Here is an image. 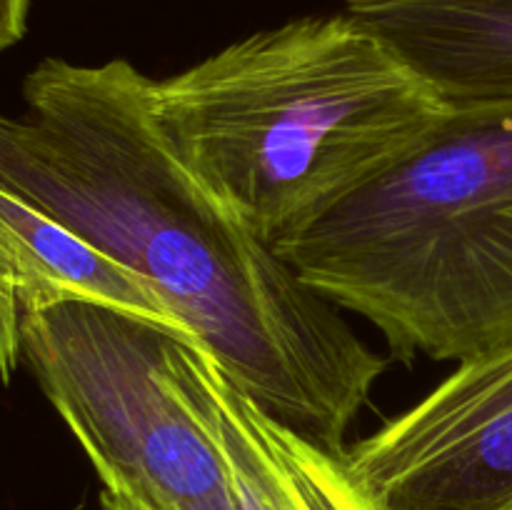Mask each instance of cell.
I'll return each instance as SVG.
<instances>
[{"instance_id": "cell-5", "label": "cell", "mask_w": 512, "mask_h": 510, "mask_svg": "<svg viewBox=\"0 0 512 510\" xmlns=\"http://www.w3.org/2000/svg\"><path fill=\"white\" fill-rule=\"evenodd\" d=\"M345 455L385 510H512V340Z\"/></svg>"}, {"instance_id": "cell-3", "label": "cell", "mask_w": 512, "mask_h": 510, "mask_svg": "<svg viewBox=\"0 0 512 510\" xmlns=\"http://www.w3.org/2000/svg\"><path fill=\"white\" fill-rule=\"evenodd\" d=\"M273 250L400 360L510 343L512 103L450 108L408 160Z\"/></svg>"}, {"instance_id": "cell-6", "label": "cell", "mask_w": 512, "mask_h": 510, "mask_svg": "<svg viewBox=\"0 0 512 510\" xmlns=\"http://www.w3.org/2000/svg\"><path fill=\"white\" fill-rule=\"evenodd\" d=\"M168 375L218 440L238 510H385L348 455L270 415L200 340L173 335Z\"/></svg>"}, {"instance_id": "cell-7", "label": "cell", "mask_w": 512, "mask_h": 510, "mask_svg": "<svg viewBox=\"0 0 512 510\" xmlns=\"http://www.w3.org/2000/svg\"><path fill=\"white\" fill-rule=\"evenodd\" d=\"M70 300L105 305L198 340L143 275L0 188V383H13L23 365V320Z\"/></svg>"}, {"instance_id": "cell-2", "label": "cell", "mask_w": 512, "mask_h": 510, "mask_svg": "<svg viewBox=\"0 0 512 510\" xmlns=\"http://www.w3.org/2000/svg\"><path fill=\"white\" fill-rule=\"evenodd\" d=\"M153 110L185 168L268 248L388 175L450 113L348 13L235 40L155 80Z\"/></svg>"}, {"instance_id": "cell-1", "label": "cell", "mask_w": 512, "mask_h": 510, "mask_svg": "<svg viewBox=\"0 0 512 510\" xmlns=\"http://www.w3.org/2000/svg\"><path fill=\"white\" fill-rule=\"evenodd\" d=\"M153 83L123 58L40 60L28 118L0 113V188L143 275L255 403L345 453L385 360L185 168Z\"/></svg>"}, {"instance_id": "cell-8", "label": "cell", "mask_w": 512, "mask_h": 510, "mask_svg": "<svg viewBox=\"0 0 512 510\" xmlns=\"http://www.w3.org/2000/svg\"><path fill=\"white\" fill-rule=\"evenodd\" d=\"M448 108L512 103V0H345Z\"/></svg>"}, {"instance_id": "cell-9", "label": "cell", "mask_w": 512, "mask_h": 510, "mask_svg": "<svg viewBox=\"0 0 512 510\" xmlns=\"http://www.w3.org/2000/svg\"><path fill=\"white\" fill-rule=\"evenodd\" d=\"M30 0H0V53L23 40Z\"/></svg>"}, {"instance_id": "cell-4", "label": "cell", "mask_w": 512, "mask_h": 510, "mask_svg": "<svg viewBox=\"0 0 512 510\" xmlns=\"http://www.w3.org/2000/svg\"><path fill=\"white\" fill-rule=\"evenodd\" d=\"M170 340L150 320L85 300L20 328L23 365L103 490L143 510H238L218 440L170 380Z\"/></svg>"}, {"instance_id": "cell-10", "label": "cell", "mask_w": 512, "mask_h": 510, "mask_svg": "<svg viewBox=\"0 0 512 510\" xmlns=\"http://www.w3.org/2000/svg\"><path fill=\"white\" fill-rule=\"evenodd\" d=\"M100 503H103V510H143L140 505L130 503V500L123 498V495L110 493V490H103V495H100Z\"/></svg>"}]
</instances>
